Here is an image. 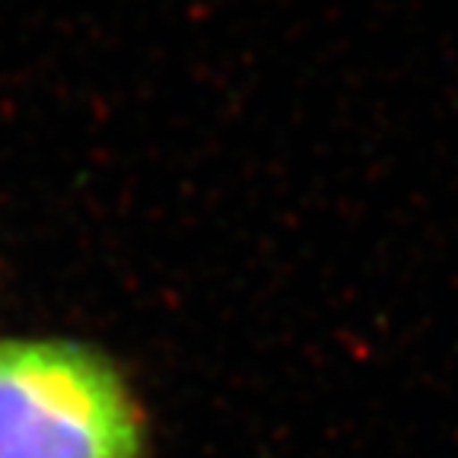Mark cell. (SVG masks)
Returning a JSON list of instances; mask_svg holds the SVG:
<instances>
[{
    "label": "cell",
    "mask_w": 458,
    "mask_h": 458,
    "mask_svg": "<svg viewBox=\"0 0 458 458\" xmlns=\"http://www.w3.org/2000/svg\"><path fill=\"white\" fill-rule=\"evenodd\" d=\"M0 458H143L112 360L73 341H0Z\"/></svg>",
    "instance_id": "obj_1"
}]
</instances>
